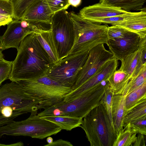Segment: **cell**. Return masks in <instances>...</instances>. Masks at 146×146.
<instances>
[{
	"mask_svg": "<svg viewBox=\"0 0 146 146\" xmlns=\"http://www.w3.org/2000/svg\"><path fill=\"white\" fill-rule=\"evenodd\" d=\"M104 80L74 100H64L48 107L38 113L40 117L50 115L85 117L93 108L102 104V99L107 86Z\"/></svg>",
	"mask_w": 146,
	"mask_h": 146,
	"instance_id": "2",
	"label": "cell"
},
{
	"mask_svg": "<svg viewBox=\"0 0 146 146\" xmlns=\"http://www.w3.org/2000/svg\"><path fill=\"white\" fill-rule=\"evenodd\" d=\"M46 73L15 82L22 86L27 94L39 102L40 110H44L62 101L72 91V88L48 77Z\"/></svg>",
	"mask_w": 146,
	"mask_h": 146,
	"instance_id": "3",
	"label": "cell"
},
{
	"mask_svg": "<svg viewBox=\"0 0 146 146\" xmlns=\"http://www.w3.org/2000/svg\"><path fill=\"white\" fill-rule=\"evenodd\" d=\"M0 27H1V26H0Z\"/></svg>",
	"mask_w": 146,
	"mask_h": 146,
	"instance_id": "42",
	"label": "cell"
},
{
	"mask_svg": "<svg viewBox=\"0 0 146 146\" xmlns=\"http://www.w3.org/2000/svg\"><path fill=\"white\" fill-rule=\"evenodd\" d=\"M89 51H77L60 60L48 70L47 76L63 86L72 88Z\"/></svg>",
	"mask_w": 146,
	"mask_h": 146,
	"instance_id": "7",
	"label": "cell"
},
{
	"mask_svg": "<svg viewBox=\"0 0 146 146\" xmlns=\"http://www.w3.org/2000/svg\"><path fill=\"white\" fill-rule=\"evenodd\" d=\"M124 127L117 134L113 146H132L135 141L136 133H133L130 123L124 125Z\"/></svg>",
	"mask_w": 146,
	"mask_h": 146,
	"instance_id": "25",
	"label": "cell"
},
{
	"mask_svg": "<svg viewBox=\"0 0 146 146\" xmlns=\"http://www.w3.org/2000/svg\"><path fill=\"white\" fill-rule=\"evenodd\" d=\"M141 40L138 35L129 31L122 38L115 40L109 39L107 44L115 58L121 61L139 48Z\"/></svg>",
	"mask_w": 146,
	"mask_h": 146,
	"instance_id": "12",
	"label": "cell"
},
{
	"mask_svg": "<svg viewBox=\"0 0 146 146\" xmlns=\"http://www.w3.org/2000/svg\"><path fill=\"white\" fill-rule=\"evenodd\" d=\"M69 13L74 25V40L68 54L77 51L86 52L100 44H107V24L92 22L73 11Z\"/></svg>",
	"mask_w": 146,
	"mask_h": 146,
	"instance_id": "5",
	"label": "cell"
},
{
	"mask_svg": "<svg viewBox=\"0 0 146 146\" xmlns=\"http://www.w3.org/2000/svg\"><path fill=\"white\" fill-rule=\"evenodd\" d=\"M42 119L53 123L61 129L70 131L80 127L83 118L68 116L50 115L40 117Z\"/></svg>",
	"mask_w": 146,
	"mask_h": 146,
	"instance_id": "20",
	"label": "cell"
},
{
	"mask_svg": "<svg viewBox=\"0 0 146 146\" xmlns=\"http://www.w3.org/2000/svg\"><path fill=\"white\" fill-rule=\"evenodd\" d=\"M0 13L9 14L13 17V8L10 0H0Z\"/></svg>",
	"mask_w": 146,
	"mask_h": 146,
	"instance_id": "34",
	"label": "cell"
},
{
	"mask_svg": "<svg viewBox=\"0 0 146 146\" xmlns=\"http://www.w3.org/2000/svg\"><path fill=\"white\" fill-rule=\"evenodd\" d=\"M146 40L143 39L137 50L121 61L119 69L127 74L131 79L139 72L146 64Z\"/></svg>",
	"mask_w": 146,
	"mask_h": 146,
	"instance_id": "15",
	"label": "cell"
},
{
	"mask_svg": "<svg viewBox=\"0 0 146 146\" xmlns=\"http://www.w3.org/2000/svg\"><path fill=\"white\" fill-rule=\"evenodd\" d=\"M36 38L47 53L52 62L55 64L60 60L56 44L51 28L35 33Z\"/></svg>",
	"mask_w": 146,
	"mask_h": 146,
	"instance_id": "18",
	"label": "cell"
},
{
	"mask_svg": "<svg viewBox=\"0 0 146 146\" xmlns=\"http://www.w3.org/2000/svg\"><path fill=\"white\" fill-rule=\"evenodd\" d=\"M126 96L122 94H113L112 100V115L114 129L117 134L121 130L124 126L125 115Z\"/></svg>",
	"mask_w": 146,
	"mask_h": 146,
	"instance_id": "17",
	"label": "cell"
},
{
	"mask_svg": "<svg viewBox=\"0 0 146 146\" xmlns=\"http://www.w3.org/2000/svg\"><path fill=\"white\" fill-rule=\"evenodd\" d=\"M46 141L48 144L51 143L53 141V138L50 137H48L46 139Z\"/></svg>",
	"mask_w": 146,
	"mask_h": 146,
	"instance_id": "39",
	"label": "cell"
},
{
	"mask_svg": "<svg viewBox=\"0 0 146 146\" xmlns=\"http://www.w3.org/2000/svg\"><path fill=\"white\" fill-rule=\"evenodd\" d=\"M31 113L27 119L18 121H14L0 127V137L4 135L28 136L33 138L43 139L55 135L61 131L60 128L53 123L44 119Z\"/></svg>",
	"mask_w": 146,
	"mask_h": 146,
	"instance_id": "6",
	"label": "cell"
},
{
	"mask_svg": "<svg viewBox=\"0 0 146 146\" xmlns=\"http://www.w3.org/2000/svg\"><path fill=\"white\" fill-rule=\"evenodd\" d=\"M54 14L45 0H34L25 11L20 20L50 25Z\"/></svg>",
	"mask_w": 146,
	"mask_h": 146,
	"instance_id": "14",
	"label": "cell"
},
{
	"mask_svg": "<svg viewBox=\"0 0 146 146\" xmlns=\"http://www.w3.org/2000/svg\"><path fill=\"white\" fill-rule=\"evenodd\" d=\"M130 79L127 74L119 69L108 78L107 84L114 94H121Z\"/></svg>",
	"mask_w": 146,
	"mask_h": 146,
	"instance_id": "19",
	"label": "cell"
},
{
	"mask_svg": "<svg viewBox=\"0 0 146 146\" xmlns=\"http://www.w3.org/2000/svg\"><path fill=\"white\" fill-rule=\"evenodd\" d=\"M125 96L126 115L135 107L146 101V83Z\"/></svg>",
	"mask_w": 146,
	"mask_h": 146,
	"instance_id": "22",
	"label": "cell"
},
{
	"mask_svg": "<svg viewBox=\"0 0 146 146\" xmlns=\"http://www.w3.org/2000/svg\"><path fill=\"white\" fill-rule=\"evenodd\" d=\"M129 31L124 28L117 25L109 26L108 32L109 39L115 40L122 38Z\"/></svg>",
	"mask_w": 146,
	"mask_h": 146,
	"instance_id": "30",
	"label": "cell"
},
{
	"mask_svg": "<svg viewBox=\"0 0 146 146\" xmlns=\"http://www.w3.org/2000/svg\"><path fill=\"white\" fill-rule=\"evenodd\" d=\"M91 146H113L117 134L101 104L93 108L82 120L80 127Z\"/></svg>",
	"mask_w": 146,
	"mask_h": 146,
	"instance_id": "4",
	"label": "cell"
},
{
	"mask_svg": "<svg viewBox=\"0 0 146 146\" xmlns=\"http://www.w3.org/2000/svg\"><path fill=\"white\" fill-rule=\"evenodd\" d=\"M133 133L146 135V116L130 122Z\"/></svg>",
	"mask_w": 146,
	"mask_h": 146,
	"instance_id": "33",
	"label": "cell"
},
{
	"mask_svg": "<svg viewBox=\"0 0 146 146\" xmlns=\"http://www.w3.org/2000/svg\"><path fill=\"white\" fill-rule=\"evenodd\" d=\"M145 116H146V101L136 106L127 113L124 119V125Z\"/></svg>",
	"mask_w": 146,
	"mask_h": 146,
	"instance_id": "27",
	"label": "cell"
},
{
	"mask_svg": "<svg viewBox=\"0 0 146 146\" xmlns=\"http://www.w3.org/2000/svg\"><path fill=\"white\" fill-rule=\"evenodd\" d=\"M113 94L107 84L106 88L102 99V104L105 108L114 127L112 115V100Z\"/></svg>",
	"mask_w": 146,
	"mask_h": 146,
	"instance_id": "29",
	"label": "cell"
},
{
	"mask_svg": "<svg viewBox=\"0 0 146 146\" xmlns=\"http://www.w3.org/2000/svg\"><path fill=\"white\" fill-rule=\"evenodd\" d=\"M20 22V20H13L7 25L4 34L0 36V50L2 51L10 48H15L17 50L26 36L32 33L37 32L31 29L23 28Z\"/></svg>",
	"mask_w": 146,
	"mask_h": 146,
	"instance_id": "13",
	"label": "cell"
},
{
	"mask_svg": "<svg viewBox=\"0 0 146 146\" xmlns=\"http://www.w3.org/2000/svg\"><path fill=\"white\" fill-rule=\"evenodd\" d=\"M44 146H73L70 142L62 139H59L52 143L44 145Z\"/></svg>",
	"mask_w": 146,
	"mask_h": 146,
	"instance_id": "36",
	"label": "cell"
},
{
	"mask_svg": "<svg viewBox=\"0 0 146 146\" xmlns=\"http://www.w3.org/2000/svg\"><path fill=\"white\" fill-rule=\"evenodd\" d=\"M13 8V19L20 20L25 11L34 0H10Z\"/></svg>",
	"mask_w": 146,
	"mask_h": 146,
	"instance_id": "28",
	"label": "cell"
},
{
	"mask_svg": "<svg viewBox=\"0 0 146 146\" xmlns=\"http://www.w3.org/2000/svg\"><path fill=\"white\" fill-rule=\"evenodd\" d=\"M45 0L53 14L62 10H66L70 6L68 0Z\"/></svg>",
	"mask_w": 146,
	"mask_h": 146,
	"instance_id": "32",
	"label": "cell"
},
{
	"mask_svg": "<svg viewBox=\"0 0 146 146\" xmlns=\"http://www.w3.org/2000/svg\"><path fill=\"white\" fill-rule=\"evenodd\" d=\"M144 135L138 134L136 140L133 144V146H145V140Z\"/></svg>",
	"mask_w": 146,
	"mask_h": 146,
	"instance_id": "37",
	"label": "cell"
},
{
	"mask_svg": "<svg viewBox=\"0 0 146 146\" xmlns=\"http://www.w3.org/2000/svg\"><path fill=\"white\" fill-rule=\"evenodd\" d=\"M3 123V119L2 116L0 115V126H1Z\"/></svg>",
	"mask_w": 146,
	"mask_h": 146,
	"instance_id": "40",
	"label": "cell"
},
{
	"mask_svg": "<svg viewBox=\"0 0 146 146\" xmlns=\"http://www.w3.org/2000/svg\"><path fill=\"white\" fill-rule=\"evenodd\" d=\"M13 17L9 14L0 13V26L7 25L13 20Z\"/></svg>",
	"mask_w": 146,
	"mask_h": 146,
	"instance_id": "35",
	"label": "cell"
},
{
	"mask_svg": "<svg viewBox=\"0 0 146 146\" xmlns=\"http://www.w3.org/2000/svg\"><path fill=\"white\" fill-rule=\"evenodd\" d=\"M146 83V64L139 72L129 80L122 93L126 96L139 86Z\"/></svg>",
	"mask_w": 146,
	"mask_h": 146,
	"instance_id": "26",
	"label": "cell"
},
{
	"mask_svg": "<svg viewBox=\"0 0 146 146\" xmlns=\"http://www.w3.org/2000/svg\"><path fill=\"white\" fill-rule=\"evenodd\" d=\"M7 107L24 114L37 112L39 110V104L27 94L21 85L11 81L0 87V112L3 108Z\"/></svg>",
	"mask_w": 146,
	"mask_h": 146,
	"instance_id": "8",
	"label": "cell"
},
{
	"mask_svg": "<svg viewBox=\"0 0 146 146\" xmlns=\"http://www.w3.org/2000/svg\"><path fill=\"white\" fill-rule=\"evenodd\" d=\"M118 60L114 58L106 62L88 80L67 94L64 100L65 102L72 100L104 81L108 80L117 70Z\"/></svg>",
	"mask_w": 146,
	"mask_h": 146,
	"instance_id": "11",
	"label": "cell"
},
{
	"mask_svg": "<svg viewBox=\"0 0 146 146\" xmlns=\"http://www.w3.org/2000/svg\"><path fill=\"white\" fill-rule=\"evenodd\" d=\"M3 54L2 53V51L0 50V60L3 59Z\"/></svg>",
	"mask_w": 146,
	"mask_h": 146,
	"instance_id": "41",
	"label": "cell"
},
{
	"mask_svg": "<svg viewBox=\"0 0 146 146\" xmlns=\"http://www.w3.org/2000/svg\"><path fill=\"white\" fill-rule=\"evenodd\" d=\"M17 51L9 79L11 81L30 79L46 73L54 64L38 40L35 33L25 38Z\"/></svg>",
	"mask_w": 146,
	"mask_h": 146,
	"instance_id": "1",
	"label": "cell"
},
{
	"mask_svg": "<svg viewBox=\"0 0 146 146\" xmlns=\"http://www.w3.org/2000/svg\"><path fill=\"white\" fill-rule=\"evenodd\" d=\"M146 17V9L143 8L139 12H130L125 14L93 20L91 21L100 24L114 25L128 20Z\"/></svg>",
	"mask_w": 146,
	"mask_h": 146,
	"instance_id": "23",
	"label": "cell"
},
{
	"mask_svg": "<svg viewBox=\"0 0 146 146\" xmlns=\"http://www.w3.org/2000/svg\"><path fill=\"white\" fill-rule=\"evenodd\" d=\"M99 3L119 8L128 12L141 10L146 0H99Z\"/></svg>",
	"mask_w": 146,
	"mask_h": 146,
	"instance_id": "21",
	"label": "cell"
},
{
	"mask_svg": "<svg viewBox=\"0 0 146 146\" xmlns=\"http://www.w3.org/2000/svg\"><path fill=\"white\" fill-rule=\"evenodd\" d=\"M13 61L4 58L0 60V86L5 80L9 79L12 69Z\"/></svg>",
	"mask_w": 146,
	"mask_h": 146,
	"instance_id": "31",
	"label": "cell"
},
{
	"mask_svg": "<svg viewBox=\"0 0 146 146\" xmlns=\"http://www.w3.org/2000/svg\"><path fill=\"white\" fill-rule=\"evenodd\" d=\"M114 58L111 52L105 48L104 44H100L91 49L72 88V91L88 80L106 62Z\"/></svg>",
	"mask_w": 146,
	"mask_h": 146,
	"instance_id": "10",
	"label": "cell"
},
{
	"mask_svg": "<svg viewBox=\"0 0 146 146\" xmlns=\"http://www.w3.org/2000/svg\"><path fill=\"white\" fill-rule=\"evenodd\" d=\"M50 27L60 60L69 54L74 42V25L69 12L63 10L55 13L52 18Z\"/></svg>",
	"mask_w": 146,
	"mask_h": 146,
	"instance_id": "9",
	"label": "cell"
},
{
	"mask_svg": "<svg viewBox=\"0 0 146 146\" xmlns=\"http://www.w3.org/2000/svg\"><path fill=\"white\" fill-rule=\"evenodd\" d=\"M129 12L99 3L84 7L80 11L78 14L82 17L92 21L124 15Z\"/></svg>",
	"mask_w": 146,
	"mask_h": 146,
	"instance_id": "16",
	"label": "cell"
},
{
	"mask_svg": "<svg viewBox=\"0 0 146 146\" xmlns=\"http://www.w3.org/2000/svg\"><path fill=\"white\" fill-rule=\"evenodd\" d=\"M81 0H68L69 5L74 7H77L80 5Z\"/></svg>",
	"mask_w": 146,
	"mask_h": 146,
	"instance_id": "38",
	"label": "cell"
},
{
	"mask_svg": "<svg viewBox=\"0 0 146 146\" xmlns=\"http://www.w3.org/2000/svg\"><path fill=\"white\" fill-rule=\"evenodd\" d=\"M114 25L136 33L141 38L146 37V17L128 20Z\"/></svg>",
	"mask_w": 146,
	"mask_h": 146,
	"instance_id": "24",
	"label": "cell"
}]
</instances>
